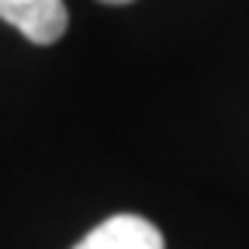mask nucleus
Here are the masks:
<instances>
[{
  "label": "nucleus",
  "mask_w": 249,
  "mask_h": 249,
  "mask_svg": "<svg viewBox=\"0 0 249 249\" xmlns=\"http://www.w3.org/2000/svg\"><path fill=\"white\" fill-rule=\"evenodd\" d=\"M0 18L14 24L28 42L52 45L66 35V4L62 0H0Z\"/></svg>",
  "instance_id": "f257e3e1"
},
{
  "label": "nucleus",
  "mask_w": 249,
  "mask_h": 249,
  "mask_svg": "<svg viewBox=\"0 0 249 249\" xmlns=\"http://www.w3.org/2000/svg\"><path fill=\"white\" fill-rule=\"evenodd\" d=\"M73 249H166L163 232L142 214H114L87 232Z\"/></svg>",
  "instance_id": "f03ea898"
},
{
  "label": "nucleus",
  "mask_w": 249,
  "mask_h": 249,
  "mask_svg": "<svg viewBox=\"0 0 249 249\" xmlns=\"http://www.w3.org/2000/svg\"><path fill=\"white\" fill-rule=\"evenodd\" d=\"M104 4H132V0H104Z\"/></svg>",
  "instance_id": "7ed1b4c3"
}]
</instances>
